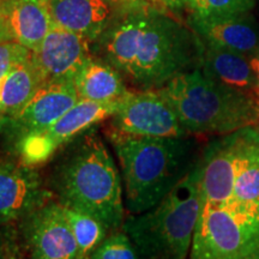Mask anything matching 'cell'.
<instances>
[{
    "instance_id": "1",
    "label": "cell",
    "mask_w": 259,
    "mask_h": 259,
    "mask_svg": "<svg viewBox=\"0 0 259 259\" xmlns=\"http://www.w3.org/2000/svg\"><path fill=\"white\" fill-rule=\"evenodd\" d=\"M95 53L139 90H157L200 66L203 41L191 25L164 11L135 5L111 22Z\"/></svg>"
},
{
    "instance_id": "2",
    "label": "cell",
    "mask_w": 259,
    "mask_h": 259,
    "mask_svg": "<svg viewBox=\"0 0 259 259\" xmlns=\"http://www.w3.org/2000/svg\"><path fill=\"white\" fill-rule=\"evenodd\" d=\"M50 178V189L61 205L90 213L109 231L125 221L121 174L95 127L60 149Z\"/></svg>"
},
{
    "instance_id": "3",
    "label": "cell",
    "mask_w": 259,
    "mask_h": 259,
    "mask_svg": "<svg viewBox=\"0 0 259 259\" xmlns=\"http://www.w3.org/2000/svg\"><path fill=\"white\" fill-rule=\"evenodd\" d=\"M109 139L120 166L124 204L127 213H142L156 206L198 162L192 136L149 138L109 130Z\"/></svg>"
},
{
    "instance_id": "4",
    "label": "cell",
    "mask_w": 259,
    "mask_h": 259,
    "mask_svg": "<svg viewBox=\"0 0 259 259\" xmlns=\"http://www.w3.org/2000/svg\"><path fill=\"white\" fill-rule=\"evenodd\" d=\"M190 136L231 135L259 124V99L223 85L199 67L178 74L157 89Z\"/></svg>"
},
{
    "instance_id": "5",
    "label": "cell",
    "mask_w": 259,
    "mask_h": 259,
    "mask_svg": "<svg viewBox=\"0 0 259 259\" xmlns=\"http://www.w3.org/2000/svg\"><path fill=\"white\" fill-rule=\"evenodd\" d=\"M202 163L148 211L127 213L121 229L147 259H187L202 208Z\"/></svg>"
},
{
    "instance_id": "6",
    "label": "cell",
    "mask_w": 259,
    "mask_h": 259,
    "mask_svg": "<svg viewBox=\"0 0 259 259\" xmlns=\"http://www.w3.org/2000/svg\"><path fill=\"white\" fill-rule=\"evenodd\" d=\"M187 259H259V202L202 204Z\"/></svg>"
},
{
    "instance_id": "7",
    "label": "cell",
    "mask_w": 259,
    "mask_h": 259,
    "mask_svg": "<svg viewBox=\"0 0 259 259\" xmlns=\"http://www.w3.org/2000/svg\"><path fill=\"white\" fill-rule=\"evenodd\" d=\"M109 130L121 135L149 138L187 137L169 102L158 90L130 92L109 118Z\"/></svg>"
},
{
    "instance_id": "8",
    "label": "cell",
    "mask_w": 259,
    "mask_h": 259,
    "mask_svg": "<svg viewBox=\"0 0 259 259\" xmlns=\"http://www.w3.org/2000/svg\"><path fill=\"white\" fill-rule=\"evenodd\" d=\"M18 225L27 259H83L57 200L35 210Z\"/></svg>"
},
{
    "instance_id": "9",
    "label": "cell",
    "mask_w": 259,
    "mask_h": 259,
    "mask_svg": "<svg viewBox=\"0 0 259 259\" xmlns=\"http://www.w3.org/2000/svg\"><path fill=\"white\" fill-rule=\"evenodd\" d=\"M52 200L56 197L36 168L0 160V225L21 222Z\"/></svg>"
},
{
    "instance_id": "10",
    "label": "cell",
    "mask_w": 259,
    "mask_h": 259,
    "mask_svg": "<svg viewBox=\"0 0 259 259\" xmlns=\"http://www.w3.org/2000/svg\"><path fill=\"white\" fill-rule=\"evenodd\" d=\"M78 100L73 80L47 82L17 115L3 119L0 125H6L15 145L24 136L50 128Z\"/></svg>"
},
{
    "instance_id": "11",
    "label": "cell",
    "mask_w": 259,
    "mask_h": 259,
    "mask_svg": "<svg viewBox=\"0 0 259 259\" xmlns=\"http://www.w3.org/2000/svg\"><path fill=\"white\" fill-rule=\"evenodd\" d=\"M90 40L54 24L31 59L41 70L46 82L73 80L83 65L93 57Z\"/></svg>"
},
{
    "instance_id": "12",
    "label": "cell",
    "mask_w": 259,
    "mask_h": 259,
    "mask_svg": "<svg viewBox=\"0 0 259 259\" xmlns=\"http://www.w3.org/2000/svg\"><path fill=\"white\" fill-rule=\"evenodd\" d=\"M190 25L206 44L252 57L259 50V24L251 12L225 18L191 17Z\"/></svg>"
},
{
    "instance_id": "13",
    "label": "cell",
    "mask_w": 259,
    "mask_h": 259,
    "mask_svg": "<svg viewBox=\"0 0 259 259\" xmlns=\"http://www.w3.org/2000/svg\"><path fill=\"white\" fill-rule=\"evenodd\" d=\"M54 24L96 41L112 19L108 0H48Z\"/></svg>"
},
{
    "instance_id": "14",
    "label": "cell",
    "mask_w": 259,
    "mask_h": 259,
    "mask_svg": "<svg viewBox=\"0 0 259 259\" xmlns=\"http://www.w3.org/2000/svg\"><path fill=\"white\" fill-rule=\"evenodd\" d=\"M200 69L216 82L259 99L258 79L250 57L203 42Z\"/></svg>"
},
{
    "instance_id": "15",
    "label": "cell",
    "mask_w": 259,
    "mask_h": 259,
    "mask_svg": "<svg viewBox=\"0 0 259 259\" xmlns=\"http://www.w3.org/2000/svg\"><path fill=\"white\" fill-rule=\"evenodd\" d=\"M79 100L112 103L120 102L130 93L124 77L101 58L92 57L74 78Z\"/></svg>"
},
{
    "instance_id": "16",
    "label": "cell",
    "mask_w": 259,
    "mask_h": 259,
    "mask_svg": "<svg viewBox=\"0 0 259 259\" xmlns=\"http://www.w3.org/2000/svg\"><path fill=\"white\" fill-rule=\"evenodd\" d=\"M118 106L119 102L101 103L78 100V102L71 107L56 124L41 134L45 136L53 150L58 153L65 144L78 137L87 130L94 127L105 119L111 118Z\"/></svg>"
},
{
    "instance_id": "17",
    "label": "cell",
    "mask_w": 259,
    "mask_h": 259,
    "mask_svg": "<svg viewBox=\"0 0 259 259\" xmlns=\"http://www.w3.org/2000/svg\"><path fill=\"white\" fill-rule=\"evenodd\" d=\"M9 21L14 41L31 52L54 25L48 0H9Z\"/></svg>"
},
{
    "instance_id": "18",
    "label": "cell",
    "mask_w": 259,
    "mask_h": 259,
    "mask_svg": "<svg viewBox=\"0 0 259 259\" xmlns=\"http://www.w3.org/2000/svg\"><path fill=\"white\" fill-rule=\"evenodd\" d=\"M235 178L233 198L259 202V124L235 132Z\"/></svg>"
},
{
    "instance_id": "19",
    "label": "cell",
    "mask_w": 259,
    "mask_h": 259,
    "mask_svg": "<svg viewBox=\"0 0 259 259\" xmlns=\"http://www.w3.org/2000/svg\"><path fill=\"white\" fill-rule=\"evenodd\" d=\"M46 83L41 70L31 57L15 67L0 84L2 120L17 115Z\"/></svg>"
},
{
    "instance_id": "20",
    "label": "cell",
    "mask_w": 259,
    "mask_h": 259,
    "mask_svg": "<svg viewBox=\"0 0 259 259\" xmlns=\"http://www.w3.org/2000/svg\"><path fill=\"white\" fill-rule=\"evenodd\" d=\"M63 206L65 219L69 223L78 245L80 255L83 259H88L90 254L109 235L111 231L105 223L90 213L79 211L69 206Z\"/></svg>"
},
{
    "instance_id": "21",
    "label": "cell",
    "mask_w": 259,
    "mask_h": 259,
    "mask_svg": "<svg viewBox=\"0 0 259 259\" xmlns=\"http://www.w3.org/2000/svg\"><path fill=\"white\" fill-rule=\"evenodd\" d=\"M192 16L200 18H225L251 12L255 0H186Z\"/></svg>"
},
{
    "instance_id": "22",
    "label": "cell",
    "mask_w": 259,
    "mask_h": 259,
    "mask_svg": "<svg viewBox=\"0 0 259 259\" xmlns=\"http://www.w3.org/2000/svg\"><path fill=\"white\" fill-rule=\"evenodd\" d=\"M128 235L120 229L109 233V235L88 259H142Z\"/></svg>"
},
{
    "instance_id": "23",
    "label": "cell",
    "mask_w": 259,
    "mask_h": 259,
    "mask_svg": "<svg viewBox=\"0 0 259 259\" xmlns=\"http://www.w3.org/2000/svg\"><path fill=\"white\" fill-rule=\"evenodd\" d=\"M31 57V51L16 41L0 44V84L15 67L27 61Z\"/></svg>"
},
{
    "instance_id": "24",
    "label": "cell",
    "mask_w": 259,
    "mask_h": 259,
    "mask_svg": "<svg viewBox=\"0 0 259 259\" xmlns=\"http://www.w3.org/2000/svg\"><path fill=\"white\" fill-rule=\"evenodd\" d=\"M14 41L9 21V0H0V44Z\"/></svg>"
},
{
    "instance_id": "25",
    "label": "cell",
    "mask_w": 259,
    "mask_h": 259,
    "mask_svg": "<svg viewBox=\"0 0 259 259\" xmlns=\"http://www.w3.org/2000/svg\"><path fill=\"white\" fill-rule=\"evenodd\" d=\"M149 2H153L161 6H167V8H177L185 3V0H149Z\"/></svg>"
},
{
    "instance_id": "26",
    "label": "cell",
    "mask_w": 259,
    "mask_h": 259,
    "mask_svg": "<svg viewBox=\"0 0 259 259\" xmlns=\"http://www.w3.org/2000/svg\"><path fill=\"white\" fill-rule=\"evenodd\" d=\"M250 60H251L252 67H253L255 72V76H257V79H258V95H259V50L250 58Z\"/></svg>"
},
{
    "instance_id": "27",
    "label": "cell",
    "mask_w": 259,
    "mask_h": 259,
    "mask_svg": "<svg viewBox=\"0 0 259 259\" xmlns=\"http://www.w3.org/2000/svg\"><path fill=\"white\" fill-rule=\"evenodd\" d=\"M14 251L0 240V259H11Z\"/></svg>"
},
{
    "instance_id": "28",
    "label": "cell",
    "mask_w": 259,
    "mask_h": 259,
    "mask_svg": "<svg viewBox=\"0 0 259 259\" xmlns=\"http://www.w3.org/2000/svg\"><path fill=\"white\" fill-rule=\"evenodd\" d=\"M109 3H112V4H127V5H131V4H137V3L141 2V0H108Z\"/></svg>"
},
{
    "instance_id": "29",
    "label": "cell",
    "mask_w": 259,
    "mask_h": 259,
    "mask_svg": "<svg viewBox=\"0 0 259 259\" xmlns=\"http://www.w3.org/2000/svg\"><path fill=\"white\" fill-rule=\"evenodd\" d=\"M11 259H18V257H17V255H16L15 254V252H14V254H12V258Z\"/></svg>"
},
{
    "instance_id": "30",
    "label": "cell",
    "mask_w": 259,
    "mask_h": 259,
    "mask_svg": "<svg viewBox=\"0 0 259 259\" xmlns=\"http://www.w3.org/2000/svg\"><path fill=\"white\" fill-rule=\"evenodd\" d=\"M0 122H2V118H0Z\"/></svg>"
},
{
    "instance_id": "31",
    "label": "cell",
    "mask_w": 259,
    "mask_h": 259,
    "mask_svg": "<svg viewBox=\"0 0 259 259\" xmlns=\"http://www.w3.org/2000/svg\"><path fill=\"white\" fill-rule=\"evenodd\" d=\"M185 3H186V0H185Z\"/></svg>"
}]
</instances>
